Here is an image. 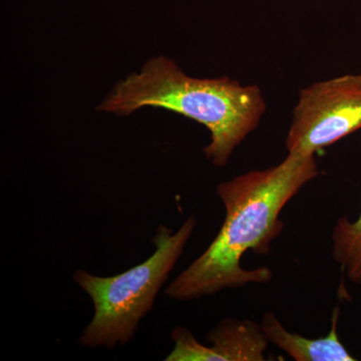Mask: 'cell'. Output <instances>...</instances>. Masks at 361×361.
<instances>
[{
	"instance_id": "obj_2",
	"label": "cell",
	"mask_w": 361,
	"mask_h": 361,
	"mask_svg": "<svg viewBox=\"0 0 361 361\" xmlns=\"http://www.w3.org/2000/svg\"><path fill=\"white\" fill-rule=\"evenodd\" d=\"M166 109L205 126L211 142L203 151L216 167L227 165L234 149L257 128L265 111L257 85L243 87L224 77H189L172 59H149L140 73L118 82L99 111L118 116L145 108Z\"/></svg>"
},
{
	"instance_id": "obj_6",
	"label": "cell",
	"mask_w": 361,
	"mask_h": 361,
	"mask_svg": "<svg viewBox=\"0 0 361 361\" xmlns=\"http://www.w3.org/2000/svg\"><path fill=\"white\" fill-rule=\"evenodd\" d=\"M339 307L334 310L331 329L329 336L322 338H306L284 329L272 311H266L261 322V329L268 341L282 349L296 361H355L349 355L337 334Z\"/></svg>"
},
{
	"instance_id": "obj_3",
	"label": "cell",
	"mask_w": 361,
	"mask_h": 361,
	"mask_svg": "<svg viewBox=\"0 0 361 361\" xmlns=\"http://www.w3.org/2000/svg\"><path fill=\"white\" fill-rule=\"evenodd\" d=\"M196 224L195 217L189 218L174 234L160 226L154 237L153 255L116 276H94L84 270L75 273L73 279L94 306V318L80 337V344L111 349L118 344L125 345L133 338L184 252Z\"/></svg>"
},
{
	"instance_id": "obj_7",
	"label": "cell",
	"mask_w": 361,
	"mask_h": 361,
	"mask_svg": "<svg viewBox=\"0 0 361 361\" xmlns=\"http://www.w3.org/2000/svg\"><path fill=\"white\" fill-rule=\"evenodd\" d=\"M331 240L334 262L349 281L361 285V213L353 222L346 217L337 220Z\"/></svg>"
},
{
	"instance_id": "obj_1",
	"label": "cell",
	"mask_w": 361,
	"mask_h": 361,
	"mask_svg": "<svg viewBox=\"0 0 361 361\" xmlns=\"http://www.w3.org/2000/svg\"><path fill=\"white\" fill-rule=\"evenodd\" d=\"M318 174L314 155L288 153L275 167L221 183L217 194L226 210L222 228L200 257L169 285L166 295L187 301L223 289L269 282L270 268L244 269L240 265L242 256L248 250H269L270 242L282 229V209Z\"/></svg>"
},
{
	"instance_id": "obj_4",
	"label": "cell",
	"mask_w": 361,
	"mask_h": 361,
	"mask_svg": "<svg viewBox=\"0 0 361 361\" xmlns=\"http://www.w3.org/2000/svg\"><path fill=\"white\" fill-rule=\"evenodd\" d=\"M361 129V75L316 82L300 92L286 137L288 153L315 155Z\"/></svg>"
},
{
	"instance_id": "obj_5",
	"label": "cell",
	"mask_w": 361,
	"mask_h": 361,
	"mask_svg": "<svg viewBox=\"0 0 361 361\" xmlns=\"http://www.w3.org/2000/svg\"><path fill=\"white\" fill-rule=\"evenodd\" d=\"M172 338L175 346L167 361H264L269 343L260 324L235 318H225L207 334L211 346L185 327L174 329Z\"/></svg>"
}]
</instances>
